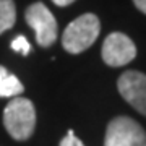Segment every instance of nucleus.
I'll list each match as a JSON object with an SVG mask.
<instances>
[{
    "label": "nucleus",
    "mask_w": 146,
    "mask_h": 146,
    "mask_svg": "<svg viewBox=\"0 0 146 146\" xmlns=\"http://www.w3.org/2000/svg\"><path fill=\"white\" fill-rule=\"evenodd\" d=\"M3 125L13 140H28L36 128L34 104L26 98H11L3 110Z\"/></svg>",
    "instance_id": "nucleus-1"
},
{
    "label": "nucleus",
    "mask_w": 146,
    "mask_h": 146,
    "mask_svg": "<svg viewBox=\"0 0 146 146\" xmlns=\"http://www.w3.org/2000/svg\"><path fill=\"white\" fill-rule=\"evenodd\" d=\"M101 33V21L94 13L75 18L62 34V46L70 54H81L93 46Z\"/></svg>",
    "instance_id": "nucleus-2"
},
{
    "label": "nucleus",
    "mask_w": 146,
    "mask_h": 146,
    "mask_svg": "<svg viewBox=\"0 0 146 146\" xmlns=\"http://www.w3.org/2000/svg\"><path fill=\"white\" fill-rule=\"evenodd\" d=\"M104 146H146V131L136 120L120 115L109 122Z\"/></svg>",
    "instance_id": "nucleus-3"
},
{
    "label": "nucleus",
    "mask_w": 146,
    "mask_h": 146,
    "mask_svg": "<svg viewBox=\"0 0 146 146\" xmlns=\"http://www.w3.org/2000/svg\"><path fill=\"white\" fill-rule=\"evenodd\" d=\"M26 23L34 29L36 42L41 47H49L52 46L57 39V21L52 11L49 10L42 2H34L26 8L25 11Z\"/></svg>",
    "instance_id": "nucleus-4"
},
{
    "label": "nucleus",
    "mask_w": 146,
    "mask_h": 146,
    "mask_svg": "<svg viewBox=\"0 0 146 146\" xmlns=\"http://www.w3.org/2000/svg\"><path fill=\"white\" fill-rule=\"evenodd\" d=\"M101 55L109 67H123L136 57V46L123 33H110L104 39Z\"/></svg>",
    "instance_id": "nucleus-5"
},
{
    "label": "nucleus",
    "mask_w": 146,
    "mask_h": 146,
    "mask_svg": "<svg viewBox=\"0 0 146 146\" xmlns=\"http://www.w3.org/2000/svg\"><path fill=\"white\" fill-rule=\"evenodd\" d=\"M117 89L120 96L128 102V104L136 109L140 114L146 115V75L136 70H128V72L120 75L117 81Z\"/></svg>",
    "instance_id": "nucleus-6"
},
{
    "label": "nucleus",
    "mask_w": 146,
    "mask_h": 146,
    "mask_svg": "<svg viewBox=\"0 0 146 146\" xmlns=\"http://www.w3.org/2000/svg\"><path fill=\"white\" fill-rule=\"evenodd\" d=\"M25 91V86L13 73L0 65V98H16Z\"/></svg>",
    "instance_id": "nucleus-7"
},
{
    "label": "nucleus",
    "mask_w": 146,
    "mask_h": 146,
    "mask_svg": "<svg viewBox=\"0 0 146 146\" xmlns=\"http://www.w3.org/2000/svg\"><path fill=\"white\" fill-rule=\"evenodd\" d=\"M16 21V8L13 0H0V34L13 28Z\"/></svg>",
    "instance_id": "nucleus-8"
},
{
    "label": "nucleus",
    "mask_w": 146,
    "mask_h": 146,
    "mask_svg": "<svg viewBox=\"0 0 146 146\" xmlns=\"http://www.w3.org/2000/svg\"><path fill=\"white\" fill-rule=\"evenodd\" d=\"M11 49H13L15 52H18L20 55H28V54L31 52V46H29L28 39L23 36V34L16 36L15 39L11 41Z\"/></svg>",
    "instance_id": "nucleus-9"
},
{
    "label": "nucleus",
    "mask_w": 146,
    "mask_h": 146,
    "mask_svg": "<svg viewBox=\"0 0 146 146\" xmlns=\"http://www.w3.org/2000/svg\"><path fill=\"white\" fill-rule=\"evenodd\" d=\"M58 146H84V145L81 143V140H80L78 136H75L73 130H68L67 135L62 138V141H60Z\"/></svg>",
    "instance_id": "nucleus-10"
},
{
    "label": "nucleus",
    "mask_w": 146,
    "mask_h": 146,
    "mask_svg": "<svg viewBox=\"0 0 146 146\" xmlns=\"http://www.w3.org/2000/svg\"><path fill=\"white\" fill-rule=\"evenodd\" d=\"M133 3H135V7L138 8L140 11H143L146 15V0H133Z\"/></svg>",
    "instance_id": "nucleus-11"
},
{
    "label": "nucleus",
    "mask_w": 146,
    "mask_h": 146,
    "mask_svg": "<svg viewBox=\"0 0 146 146\" xmlns=\"http://www.w3.org/2000/svg\"><path fill=\"white\" fill-rule=\"evenodd\" d=\"M52 2L57 7H67V5H72L75 0H52Z\"/></svg>",
    "instance_id": "nucleus-12"
}]
</instances>
